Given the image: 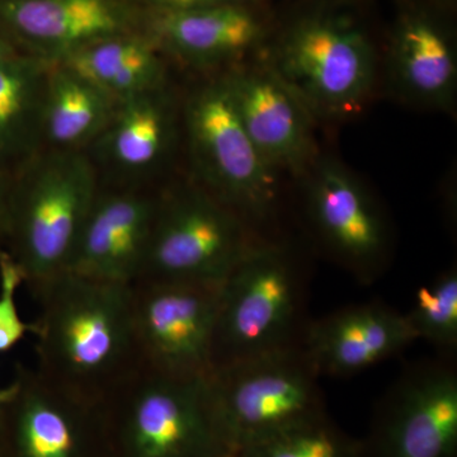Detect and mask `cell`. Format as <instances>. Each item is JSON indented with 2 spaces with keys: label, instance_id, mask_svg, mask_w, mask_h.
I'll list each match as a JSON object with an SVG mask.
<instances>
[{
  "label": "cell",
  "instance_id": "obj_1",
  "mask_svg": "<svg viewBox=\"0 0 457 457\" xmlns=\"http://www.w3.org/2000/svg\"><path fill=\"white\" fill-rule=\"evenodd\" d=\"M36 369L101 404L140 365L131 285L65 272L36 296Z\"/></svg>",
  "mask_w": 457,
  "mask_h": 457
},
{
  "label": "cell",
  "instance_id": "obj_2",
  "mask_svg": "<svg viewBox=\"0 0 457 457\" xmlns=\"http://www.w3.org/2000/svg\"><path fill=\"white\" fill-rule=\"evenodd\" d=\"M99 188L80 150L38 152L14 171L4 251L33 296L68 270Z\"/></svg>",
  "mask_w": 457,
  "mask_h": 457
},
{
  "label": "cell",
  "instance_id": "obj_3",
  "mask_svg": "<svg viewBox=\"0 0 457 457\" xmlns=\"http://www.w3.org/2000/svg\"><path fill=\"white\" fill-rule=\"evenodd\" d=\"M318 374L302 345L237 361L207 375L216 432L234 457L299 420L324 411Z\"/></svg>",
  "mask_w": 457,
  "mask_h": 457
},
{
  "label": "cell",
  "instance_id": "obj_4",
  "mask_svg": "<svg viewBox=\"0 0 457 457\" xmlns=\"http://www.w3.org/2000/svg\"><path fill=\"white\" fill-rule=\"evenodd\" d=\"M120 457L228 456L213 423L207 376L182 378L140 365L101 402Z\"/></svg>",
  "mask_w": 457,
  "mask_h": 457
},
{
  "label": "cell",
  "instance_id": "obj_5",
  "mask_svg": "<svg viewBox=\"0 0 457 457\" xmlns=\"http://www.w3.org/2000/svg\"><path fill=\"white\" fill-rule=\"evenodd\" d=\"M300 308L302 284L290 255L254 243L220 285L212 370L296 345Z\"/></svg>",
  "mask_w": 457,
  "mask_h": 457
},
{
  "label": "cell",
  "instance_id": "obj_6",
  "mask_svg": "<svg viewBox=\"0 0 457 457\" xmlns=\"http://www.w3.org/2000/svg\"><path fill=\"white\" fill-rule=\"evenodd\" d=\"M183 122L197 183L243 220L269 218L278 198V176L249 137L224 75L198 87Z\"/></svg>",
  "mask_w": 457,
  "mask_h": 457
},
{
  "label": "cell",
  "instance_id": "obj_7",
  "mask_svg": "<svg viewBox=\"0 0 457 457\" xmlns=\"http://www.w3.org/2000/svg\"><path fill=\"white\" fill-rule=\"evenodd\" d=\"M266 62L312 119L328 121L360 113L378 74L371 42L342 17L305 21Z\"/></svg>",
  "mask_w": 457,
  "mask_h": 457
},
{
  "label": "cell",
  "instance_id": "obj_8",
  "mask_svg": "<svg viewBox=\"0 0 457 457\" xmlns=\"http://www.w3.org/2000/svg\"><path fill=\"white\" fill-rule=\"evenodd\" d=\"M253 245L245 220L206 189L198 185L173 188L159 195L137 281L220 285Z\"/></svg>",
  "mask_w": 457,
  "mask_h": 457
},
{
  "label": "cell",
  "instance_id": "obj_9",
  "mask_svg": "<svg viewBox=\"0 0 457 457\" xmlns=\"http://www.w3.org/2000/svg\"><path fill=\"white\" fill-rule=\"evenodd\" d=\"M220 285H131L135 337L143 365L182 378H204L212 372Z\"/></svg>",
  "mask_w": 457,
  "mask_h": 457
},
{
  "label": "cell",
  "instance_id": "obj_10",
  "mask_svg": "<svg viewBox=\"0 0 457 457\" xmlns=\"http://www.w3.org/2000/svg\"><path fill=\"white\" fill-rule=\"evenodd\" d=\"M363 457H456L457 374L422 363L408 370L381 400Z\"/></svg>",
  "mask_w": 457,
  "mask_h": 457
},
{
  "label": "cell",
  "instance_id": "obj_11",
  "mask_svg": "<svg viewBox=\"0 0 457 457\" xmlns=\"http://www.w3.org/2000/svg\"><path fill=\"white\" fill-rule=\"evenodd\" d=\"M303 177L306 210L328 251L361 281L381 275L389 254V230L368 189L330 158L319 156Z\"/></svg>",
  "mask_w": 457,
  "mask_h": 457
},
{
  "label": "cell",
  "instance_id": "obj_12",
  "mask_svg": "<svg viewBox=\"0 0 457 457\" xmlns=\"http://www.w3.org/2000/svg\"><path fill=\"white\" fill-rule=\"evenodd\" d=\"M101 416L90 402L41 374L18 365L0 389V426L14 457H86L89 427Z\"/></svg>",
  "mask_w": 457,
  "mask_h": 457
},
{
  "label": "cell",
  "instance_id": "obj_13",
  "mask_svg": "<svg viewBox=\"0 0 457 457\" xmlns=\"http://www.w3.org/2000/svg\"><path fill=\"white\" fill-rule=\"evenodd\" d=\"M159 195L143 189L99 188L80 228L66 272L132 285L145 264Z\"/></svg>",
  "mask_w": 457,
  "mask_h": 457
},
{
  "label": "cell",
  "instance_id": "obj_14",
  "mask_svg": "<svg viewBox=\"0 0 457 457\" xmlns=\"http://www.w3.org/2000/svg\"><path fill=\"white\" fill-rule=\"evenodd\" d=\"M237 114L276 171L303 177L319 158L312 116L266 62L224 75Z\"/></svg>",
  "mask_w": 457,
  "mask_h": 457
},
{
  "label": "cell",
  "instance_id": "obj_15",
  "mask_svg": "<svg viewBox=\"0 0 457 457\" xmlns=\"http://www.w3.org/2000/svg\"><path fill=\"white\" fill-rule=\"evenodd\" d=\"M112 0H0V33L18 51L62 62L93 42L123 33Z\"/></svg>",
  "mask_w": 457,
  "mask_h": 457
},
{
  "label": "cell",
  "instance_id": "obj_16",
  "mask_svg": "<svg viewBox=\"0 0 457 457\" xmlns=\"http://www.w3.org/2000/svg\"><path fill=\"white\" fill-rule=\"evenodd\" d=\"M417 341L404 314L381 303L350 306L306 328L303 350L318 376H348Z\"/></svg>",
  "mask_w": 457,
  "mask_h": 457
},
{
  "label": "cell",
  "instance_id": "obj_17",
  "mask_svg": "<svg viewBox=\"0 0 457 457\" xmlns=\"http://www.w3.org/2000/svg\"><path fill=\"white\" fill-rule=\"evenodd\" d=\"M177 121L179 114L165 86L122 99L95 141L99 158L122 176H146L170 154Z\"/></svg>",
  "mask_w": 457,
  "mask_h": 457
},
{
  "label": "cell",
  "instance_id": "obj_18",
  "mask_svg": "<svg viewBox=\"0 0 457 457\" xmlns=\"http://www.w3.org/2000/svg\"><path fill=\"white\" fill-rule=\"evenodd\" d=\"M162 36L174 54L196 66L237 59L260 38V23L246 9L224 2L168 11Z\"/></svg>",
  "mask_w": 457,
  "mask_h": 457
},
{
  "label": "cell",
  "instance_id": "obj_19",
  "mask_svg": "<svg viewBox=\"0 0 457 457\" xmlns=\"http://www.w3.org/2000/svg\"><path fill=\"white\" fill-rule=\"evenodd\" d=\"M51 65L22 51L0 62V170L14 173L41 152L42 106Z\"/></svg>",
  "mask_w": 457,
  "mask_h": 457
},
{
  "label": "cell",
  "instance_id": "obj_20",
  "mask_svg": "<svg viewBox=\"0 0 457 457\" xmlns=\"http://www.w3.org/2000/svg\"><path fill=\"white\" fill-rule=\"evenodd\" d=\"M389 73L399 95L420 106L447 110L455 101V53L440 29L422 18H409L400 27Z\"/></svg>",
  "mask_w": 457,
  "mask_h": 457
},
{
  "label": "cell",
  "instance_id": "obj_21",
  "mask_svg": "<svg viewBox=\"0 0 457 457\" xmlns=\"http://www.w3.org/2000/svg\"><path fill=\"white\" fill-rule=\"evenodd\" d=\"M117 102L73 69L54 62L42 106V144L53 150H80L106 128Z\"/></svg>",
  "mask_w": 457,
  "mask_h": 457
},
{
  "label": "cell",
  "instance_id": "obj_22",
  "mask_svg": "<svg viewBox=\"0 0 457 457\" xmlns=\"http://www.w3.org/2000/svg\"><path fill=\"white\" fill-rule=\"evenodd\" d=\"M69 66L114 101L164 86L163 62L152 45L131 36H110L75 51Z\"/></svg>",
  "mask_w": 457,
  "mask_h": 457
},
{
  "label": "cell",
  "instance_id": "obj_23",
  "mask_svg": "<svg viewBox=\"0 0 457 457\" xmlns=\"http://www.w3.org/2000/svg\"><path fill=\"white\" fill-rule=\"evenodd\" d=\"M234 457H363V446L321 411L273 433Z\"/></svg>",
  "mask_w": 457,
  "mask_h": 457
},
{
  "label": "cell",
  "instance_id": "obj_24",
  "mask_svg": "<svg viewBox=\"0 0 457 457\" xmlns=\"http://www.w3.org/2000/svg\"><path fill=\"white\" fill-rule=\"evenodd\" d=\"M404 315L417 339H426L442 351L456 350L457 270H445L432 284L422 286L413 308Z\"/></svg>",
  "mask_w": 457,
  "mask_h": 457
},
{
  "label": "cell",
  "instance_id": "obj_25",
  "mask_svg": "<svg viewBox=\"0 0 457 457\" xmlns=\"http://www.w3.org/2000/svg\"><path fill=\"white\" fill-rule=\"evenodd\" d=\"M25 284L22 272L11 255L0 249V354L7 353L31 333V324L21 318L16 294Z\"/></svg>",
  "mask_w": 457,
  "mask_h": 457
},
{
  "label": "cell",
  "instance_id": "obj_26",
  "mask_svg": "<svg viewBox=\"0 0 457 457\" xmlns=\"http://www.w3.org/2000/svg\"><path fill=\"white\" fill-rule=\"evenodd\" d=\"M12 186H13V173L0 170V249H3L5 233H7Z\"/></svg>",
  "mask_w": 457,
  "mask_h": 457
},
{
  "label": "cell",
  "instance_id": "obj_27",
  "mask_svg": "<svg viewBox=\"0 0 457 457\" xmlns=\"http://www.w3.org/2000/svg\"><path fill=\"white\" fill-rule=\"evenodd\" d=\"M162 4L170 7L168 11H179V9H188L204 7V5L218 4V3H224L227 0H156Z\"/></svg>",
  "mask_w": 457,
  "mask_h": 457
},
{
  "label": "cell",
  "instance_id": "obj_28",
  "mask_svg": "<svg viewBox=\"0 0 457 457\" xmlns=\"http://www.w3.org/2000/svg\"><path fill=\"white\" fill-rule=\"evenodd\" d=\"M16 53H18L16 47H14L13 45H12L11 42H9L7 38L0 33V62L7 59V57L12 56Z\"/></svg>",
  "mask_w": 457,
  "mask_h": 457
},
{
  "label": "cell",
  "instance_id": "obj_29",
  "mask_svg": "<svg viewBox=\"0 0 457 457\" xmlns=\"http://www.w3.org/2000/svg\"><path fill=\"white\" fill-rule=\"evenodd\" d=\"M220 457H231V456H220Z\"/></svg>",
  "mask_w": 457,
  "mask_h": 457
},
{
  "label": "cell",
  "instance_id": "obj_30",
  "mask_svg": "<svg viewBox=\"0 0 457 457\" xmlns=\"http://www.w3.org/2000/svg\"><path fill=\"white\" fill-rule=\"evenodd\" d=\"M0 435H2V429H0Z\"/></svg>",
  "mask_w": 457,
  "mask_h": 457
}]
</instances>
